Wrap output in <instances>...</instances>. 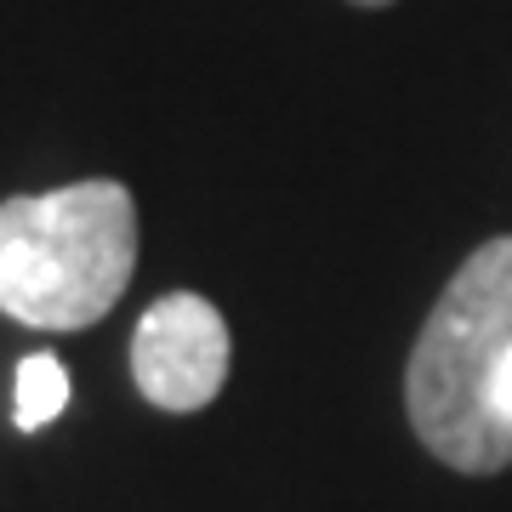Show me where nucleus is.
<instances>
[{
  "instance_id": "1",
  "label": "nucleus",
  "mask_w": 512,
  "mask_h": 512,
  "mask_svg": "<svg viewBox=\"0 0 512 512\" xmlns=\"http://www.w3.org/2000/svg\"><path fill=\"white\" fill-rule=\"evenodd\" d=\"M512 359V234L484 239L433 302L410 365L404 410L427 456L456 473L512 467V421L501 416V370Z\"/></svg>"
},
{
  "instance_id": "2",
  "label": "nucleus",
  "mask_w": 512,
  "mask_h": 512,
  "mask_svg": "<svg viewBox=\"0 0 512 512\" xmlns=\"http://www.w3.org/2000/svg\"><path fill=\"white\" fill-rule=\"evenodd\" d=\"M137 274V205L114 177L0 205V313L29 330H86Z\"/></svg>"
},
{
  "instance_id": "3",
  "label": "nucleus",
  "mask_w": 512,
  "mask_h": 512,
  "mask_svg": "<svg viewBox=\"0 0 512 512\" xmlns=\"http://www.w3.org/2000/svg\"><path fill=\"white\" fill-rule=\"evenodd\" d=\"M131 376L160 410H205L228 382V325L194 291H171L143 313L131 336Z\"/></svg>"
},
{
  "instance_id": "4",
  "label": "nucleus",
  "mask_w": 512,
  "mask_h": 512,
  "mask_svg": "<svg viewBox=\"0 0 512 512\" xmlns=\"http://www.w3.org/2000/svg\"><path fill=\"white\" fill-rule=\"evenodd\" d=\"M69 410V370L52 353H29L18 365V399H12V421L23 433H40L46 421H57Z\"/></svg>"
},
{
  "instance_id": "5",
  "label": "nucleus",
  "mask_w": 512,
  "mask_h": 512,
  "mask_svg": "<svg viewBox=\"0 0 512 512\" xmlns=\"http://www.w3.org/2000/svg\"><path fill=\"white\" fill-rule=\"evenodd\" d=\"M501 416L512 421V359H507V370H501Z\"/></svg>"
},
{
  "instance_id": "6",
  "label": "nucleus",
  "mask_w": 512,
  "mask_h": 512,
  "mask_svg": "<svg viewBox=\"0 0 512 512\" xmlns=\"http://www.w3.org/2000/svg\"><path fill=\"white\" fill-rule=\"evenodd\" d=\"M353 6H393V0H353Z\"/></svg>"
}]
</instances>
